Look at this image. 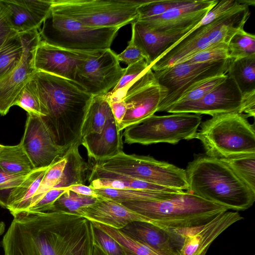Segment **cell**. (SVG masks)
Returning <instances> with one entry per match:
<instances>
[{
    "label": "cell",
    "instance_id": "cell-1",
    "mask_svg": "<svg viewBox=\"0 0 255 255\" xmlns=\"http://www.w3.org/2000/svg\"><path fill=\"white\" fill-rule=\"evenodd\" d=\"M13 219L1 241L4 255H93L92 223L64 211H23Z\"/></svg>",
    "mask_w": 255,
    "mask_h": 255
},
{
    "label": "cell",
    "instance_id": "cell-2",
    "mask_svg": "<svg viewBox=\"0 0 255 255\" xmlns=\"http://www.w3.org/2000/svg\"><path fill=\"white\" fill-rule=\"evenodd\" d=\"M47 126L57 145L66 151L81 143L82 126L93 96L75 82L37 71L34 75Z\"/></svg>",
    "mask_w": 255,
    "mask_h": 255
},
{
    "label": "cell",
    "instance_id": "cell-3",
    "mask_svg": "<svg viewBox=\"0 0 255 255\" xmlns=\"http://www.w3.org/2000/svg\"><path fill=\"white\" fill-rule=\"evenodd\" d=\"M123 205L160 227L188 233L228 210L188 191L163 192L155 199Z\"/></svg>",
    "mask_w": 255,
    "mask_h": 255
},
{
    "label": "cell",
    "instance_id": "cell-4",
    "mask_svg": "<svg viewBox=\"0 0 255 255\" xmlns=\"http://www.w3.org/2000/svg\"><path fill=\"white\" fill-rule=\"evenodd\" d=\"M185 171L188 192L228 210H246L255 201V192L220 159L198 156Z\"/></svg>",
    "mask_w": 255,
    "mask_h": 255
},
{
    "label": "cell",
    "instance_id": "cell-5",
    "mask_svg": "<svg viewBox=\"0 0 255 255\" xmlns=\"http://www.w3.org/2000/svg\"><path fill=\"white\" fill-rule=\"evenodd\" d=\"M201 124L194 138L200 141L207 156L225 159L255 154V126L245 114H219Z\"/></svg>",
    "mask_w": 255,
    "mask_h": 255
},
{
    "label": "cell",
    "instance_id": "cell-6",
    "mask_svg": "<svg viewBox=\"0 0 255 255\" xmlns=\"http://www.w3.org/2000/svg\"><path fill=\"white\" fill-rule=\"evenodd\" d=\"M249 6L245 4L207 24L194 28L157 59L150 68L157 72L169 68L195 53L219 42H228L233 35L244 29L249 18Z\"/></svg>",
    "mask_w": 255,
    "mask_h": 255
},
{
    "label": "cell",
    "instance_id": "cell-7",
    "mask_svg": "<svg viewBox=\"0 0 255 255\" xmlns=\"http://www.w3.org/2000/svg\"><path fill=\"white\" fill-rule=\"evenodd\" d=\"M145 0H52L51 11L94 28L122 27L137 20Z\"/></svg>",
    "mask_w": 255,
    "mask_h": 255
},
{
    "label": "cell",
    "instance_id": "cell-8",
    "mask_svg": "<svg viewBox=\"0 0 255 255\" xmlns=\"http://www.w3.org/2000/svg\"><path fill=\"white\" fill-rule=\"evenodd\" d=\"M39 30L41 40L65 49L89 51L110 48L120 28L87 27L51 10Z\"/></svg>",
    "mask_w": 255,
    "mask_h": 255
},
{
    "label": "cell",
    "instance_id": "cell-9",
    "mask_svg": "<svg viewBox=\"0 0 255 255\" xmlns=\"http://www.w3.org/2000/svg\"><path fill=\"white\" fill-rule=\"evenodd\" d=\"M96 164L103 169L169 189L184 191L189 189L185 169L149 156L128 154L123 151Z\"/></svg>",
    "mask_w": 255,
    "mask_h": 255
},
{
    "label": "cell",
    "instance_id": "cell-10",
    "mask_svg": "<svg viewBox=\"0 0 255 255\" xmlns=\"http://www.w3.org/2000/svg\"><path fill=\"white\" fill-rule=\"evenodd\" d=\"M202 121L201 115L185 113L153 115L137 124L129 126L123 133L128 144L149 145L157 143H178L194 138Z\"/></svg>",
    "mask_w": 255,
    "mask_h": 255
},
{
    "label": "cell",
    "instance_id": "cell-11",
    "mask_svg": "<svg viewBox=\"0 0 255 255\" xmlns=\"http://www.w3.org/2000/svg\"><path fill=\"white\" fill-rule=\"evenodd\" d=\"M125 71L110 48L86 52L74 82L93 97L105 95L117 85Z\"/></svg>",
    "mask_w": 255,
    "mask_h": 255
},
{
    "label": "cell",
    "instance_id": "cell-12",
    "mask_svg": "<svg viewBox=\"0 0 255 255\" xmlns=\"http://www.w3.org/2000/svg\"><path fill=\"white\" fill-rule=\"evenodd\" d=\"M232 59L205 63H179L169 68L154 72L168 94L159 105L157 112H166L182 92L194 83L208 78L227 74Z\"/></svg>",
    "mask_w": 255,
    "mask_h": 255
},
{
    "label": "cell",
    "instance_id": "cell-13",
    "mask_svg": "<svg viewBox=\"0 0 255 255\" xmlns=\"http://www.w3.org/2000/svg\"><path fill=\"white\" fill-rule=\"evenodd\" d=\"M168 94L167 89L159 84L149 67L129 85L123 99L127 112L118 128L119 131L154 115Z\"/></svg>",
    "mask_w": 255,
    "mask_h": 255
},
{
    "label": "cell",
    "instance_id": "cell-14",
    "mask_svg": "<svg viewBox=\"0 0 255 255\" xmlns=\"http://www.w3.org/2000/svg\"><path fill=\"white\" fill-rule=\"evenodd\" d=\"M23 52L19 65L6 76L0 80V114L5 116L14 106L24 86L37 72L34 64L35 51L41 40L39 30L19 33Z\"/></svg>",
    "mask_w": 255,
    "mask_h": 255
},
{
    "label": "cell",
    "instance_id": "cell-15",
    "mask_svg": "<svg viewBox=\"0 0 255 255\" xmlns=\"http://www.w3.org/2000/svg\"><path fill=\"white\" fill-rule=\"evenodd\" d=\"M20 143L35 168L49 167L66 151L57 145L42 117L33 114H27Z\"/></svg>",
    "mask_w": 255,
    "mask_h": 255
},
{
    "label": "cell",
    "instance_id": "cell-16",
    "mask_svg": "<svg viewBox=\"0 0 255 255\" xmlns=\"http://www.w3.org/2000/svg\"><path fill=\"white\" fill-rule=\"evenodd\" d=\"M242 93L230 77L196 101L172 106L169 113H185L215 115L229 113H242Z\"/></svg>",
    "mask_w": 255,
    "mask_h": 255
},
{
    "label": "cell",
    "instance_id": "cell-17",
    "mask_svg": "<svg viewBox=\"0 0 255 255\" xmlns=\"http://www.w3.org/2000/svg\"><path fill=\"white\" fill-rule=\"evenodd\" d=\"M86 51H77L55 46L40 40L35 51L36 71L59 76L74 82L77 69Z\"/></svg>",
    "mask_w": 255,
    "mask_h": 255
},
{
    "label": "cell",
    "instance_id": "cell-18",
    "mask_svg": "<svg viewBox=\"0 0 255 255\" xmlns=\"http://www.w3.org/2000/svg\"><path fill=\"white\" fill-rule=\"evenodd\" d=\"M131 24L130 40L142 51L149 66L195 28L191 26L180 29L158 31L150 28L138 20Z\"/></svg>",
    "mask_w": 255,
    "mask_h": 255
},
{
    "label": "cell",
    "instance_id": "cell-19",
    "mask_svg": "<svg viewBox=\"0 0 255 255\" xmlns=\"http://www.w3.org/2000/svg\"><path fill=\"white\" fill-rule=\"evenodd\" d=\"M121 230L162 255H179L185 236L184 233L143 221L130 223Z\"/></svg>",
    "mask_w": 255,
    "mask_h": 255
},
{
    "label": "cell",
    "instance_id": "cell-20",
    "mask_svg": "<svg viewBox=\"0 0 255 255\" xmlns=\"http://www.w3.org/2000/svg\"><path fill=\"white\" fill-rule=\"evenodd\" d=\"M218 0H191L189 3L173 8L164 13L141 21L154 30L167 31L196 27Z\"/></svg>",
    "mask_w": 255,
    "mask_h": 255
},
{
    "label": "cell",
    "instance_id": "cell-21",
    "mask_svg": "<svg viewBox=\"0 0 255 255\" xmlns=\"http://www.w3.org/2000/svg\"><path fill=\"white\" fill-rule=\"evenodd\" d=\"M243 217L238 211L221 213L185 234L179 255H206L212 243L224 231Z\"/></svg>",
    "mask_w": 255,
    "mask_h": 255
},
{
    "label": "cell",
    "instance_id": "cell-22",
    "mask_svg": "<svg viewBox=\"0 0 255 255\" xmlns=\"http://www.w3.org/2000/svg\"><path fill=\"white\" fill-rule=\"evenodd\" d=\"M0 0L12 29L18 33L39 30L52 4V0Z\"/></svg>",
    "mask_w": 255,
    "mask_h": 255
},
{
    "label": "cell",
    "instance_id": "cell-23",
    "mask_svg": "<svg viewBox=\"0 0 255 255\" xmlns=\"http://www.w3.org/2000/svg\"><path fill=\"white\" fill-rule=\"evenodd\" d=\"M80 215L91 222L118 230L133 222H147L144 217L122 203L101 197L94 204L82 209Z\"/></svg>",
    "mask_w": 255,
    "mask_h": 255
},
{
    "label": "cell",
    "instance_id": "cell-24",
    "mask_svg": "<svg viewBox=\"0 0 255 255\" xmlns=\"http://www.w3.org/2000/svg\"><path fill=\"white\" fill-rule=\"evenodd\" d=\"M122 136L113 115L100 133L86 136L82 139L81 144L86 148L88 157L97 162L123 151Z\"/></svg>",
    "mask_w": 255,
    "mask_h": 255
},
{
    "label": "cell",
    "instance_id": "cell-25",
    "mask_svg": "<svg viewBox=\"0 0 255 255\" xmlns=\"http://www.w3.org/2000/svg\"><path fill=\"white\" fill-rule=\"evenodd\" d=\"M48 167L34 169L11 191L6 209L11 215L28 209Z\"/></svg>",
    "mask_w": 255,
    "mask_h": 255
},
{
    "label": "cell",
    "instance_id": "cell-26",
    "mask_svg": "<svg viewBox=\"0 0 255 255\" xmlns=\"http://www.w3.org/2000/svg\"><path fill=\"white\" fill-rule=\"evenodd\" d=\"M113 113L105 95L94 96L87 111L81 130V140L92 133H100Z\"/></svg>",
    "mask_w": 255,
    "mask_h": 255
},
{
    "label": "cell",
    "instance_id": "cell-27",
    "mask_svg": "<svg viewBox=\"0 0 255 255\" xmlns=\"http://www.w3.org/2000/svg\"><path fill=\"white\" fill-rule=\"evenodd\" d=\"M0 166L14 175H28L35 169L20 143L3 146L0 151Z\"/></svg>",
    "mask_w": 255,
    "mask_h": 255
},
{
    "label": "cell",
    "instance_id": "cell-28",
    "mask_svg": "<svg viewBox=\"0 0 255 255\" xmlns=\"http://www.w3.org/2000/svg\"><path fill=\"white\" fill-rule=\"evenodd\" d=\"M227 75L235 81L242 94L255 90V55L232 60Z\"/></svg>",
    "mask_w": 255,
    "mask_h": 255
},
{
    "label": "cell",
    "instance_id": "cell-29",
    "mask_svg": "<svg viewBox=\"0 0 255 255\" xmlns=\"http://www.w3.org/2000/svg\"><path fill=\"white\" fill-rule=\"evenodd\" d=\"M23 52L20 34L14 32L0 47V80L6 76L19 65Z\"/></svg>",
    "mask_w": 255,
    "mask_h": 255
},
{
    "label": "cell",
    "instance_id": "cell-30",
    "mask_svg": "<svg viewBox=\"0 0 255 255\" xmlns=\"http://www.w3.org/2000/svg\"><path fill=\"white\" fill-rule=\"evenodd\" d=\"M91 222L94 227L105 232L117 241L123 249L125 255H162L146 245L128 236L121 230L97 222Z\"/></svg>",
    "mask_w": 255,
    "mask_h": 255
},
{
    "label": "cell",
    "instance_id": "cell-31",
    "mask_svg": "<svg viewBox=\"0 0 255 255\" xmlns=\"http://www.w3.org/2000/svg\"><path fill=\"white\" fill-rule=\"evenodd\" d=\"M98 199V197L80 195L67 189L54 202L49 210L80 215L82 209L94 204Z\"/></svg>",
    "mask_w": 255,
    "mask_h": 255
},
{
    "label": "cell",
    "instance_id": "cell-32",
    "mask_svg": "<svg viewBox=\"0 0 255 255\" xmlns=\"http://www.w3.org/2000/svg\"><path fill=\"white\" fill-rule=\"evenodd\" d=\"M149 67L144 59L128 66L117 85L105 95L107 99L108 100L123 99L129 85Z\"/></svg>",
    "mask_w": 255,
    "mask_h": 255
},
{
    "label": "cell",
    "instance_id": "cell-33",
    "mask_svg": "<svg viewBox=\"0 0 255 255\" xmlns=\"http://www.w3.org/2000/svg\"><path fill=\"white\" fill-rule=\"evenodd\" d=\"M220 159L255 192V154Z\"/></svg>",
    "mask_w": 255,
    "mask_h": 255
},
{
    "label": "cell",
    "instance_id": "cell-34",
    "mask_svg": "<svg viewBox=\"0 0 255 255\" xmlns=\"http://www.w3.org/2000/svg\"><path fill=\"white\" fill-rule=\"evenodd\" d=\"M228 48L229 57L232 60L255 55V35L241 29L231 37Z\"/></svg>",
    "mask_w": 255,
    "mask_h": 255
},
{
    "label": "cell",
    "instance_id": "cell-35",
    "mask_svg": "<svg viewBox=\"0 0 255 255\" xmlns=\"http://www.w3.org/2000/svg\"><path fill=\"white\" fill-rule=\"evenodd\" d=\"M227 74L219 75L205 79L194 83L182 92L172 106L191 103L200 100L222 82L227 78Z\"/></svg>",
    "mask_w": 255,
    "mask_h": 255
},
{
    "label": "cell",
    "instance_id": "cell-36",
    "mask_svg": "<svg viewBox=\"0 0 255 255\" xmlns=\"http://www.w3.org/2000/svg\"><path fill=\"white\" fill-rule=\"evenodd\" d=\"M33 77L19 93L14 106L22 108L27 112V114L43 117L42 109L37 91L36 81Z\"/></svg>",
    "mask_w": 255,
    "mask_h": 255
},
{
    "label": "cell",
    "instance_id": "cell-37",
    "mask_svg": "<svg viewBox=\"0 0 255 255\" xmlns=\"http://www.w3.org/2000/svg\"><path fill=\"white\" fill-rule=\"evenodd\" d=\"M66 162L67 157L64 154L61 158L48 168L38 189L32 198L30 206L38 201L58 183L63 172Z\"/></svg>",
    "mask_w": 255,
    "mask_h": 255
},
{
    "label": "cell",
    "instance_id": "cell-38",
    "mask_svg": "<svg viewBox=\"0 0 255 255\" xmlns=\"http://www.w3.org/2000/svg\"><path fill=\"white\" fill-rule=\"evenodd\" d=\"M191 0H145L137 9L136 20L161 15L175 7L189 3Z\"/></svg>",
    "mask_w": 255,
    "mask_h": 255
},
{
    "label": "cell",
    "instance_id": "cell-39",
    "mask_svg": "<svg viewBox=\"0 0 255 255\" xmlns=\"http://www.w3.org/2000/svg\"><path fill=\"white\" fill-rule=\"evenodd\" d=\"M229 58L228 43L222 42L210 45L180 63H205L224 60Z\"/></svg>",
    "mask_w": 255,
    "mask_h": 255
},
{
    "label": "cell",
    "instance_id": "cell-40",
    "mask_svg": "<svg viewBox=\"0 0 255 255\" xmlns=\"http://www.w3.org/2000/svg\"><path fill=\"white\" fill-rule=\"evenodd\" d=\"M244 5V3L242 2L241 0H223L219 1L209 11L194 28L211 23L214 20L242 7Z\"/></svg>",
    "mask_w": 255,
    "mask_h": 255
},
{
    "label": "cell",
    "instance_id": "cell-41",
    "mask_svg": "<svg viewBox=\"0 0 255 255\" xmlns=\"http://www.w3.org/2000/svg\"><path fill=\"white\" fill-rule=\"evenodd\" d=\"M27 175H14L4 171L0 166V206L7 208L11 191L18 186Z\"/></svg>",
    "mask_w": 255,
    "mask_h": 255
},
{
    "label": "cell",
    "instance_id": "cell-42",
    "mask_svg": "<svg viewBox=\"0 0 255 255\" xmlns=\"http://www.w3.org/2000/svg\"><path fill=\"white\" fill-rule=\"evenodd\" d=\"M94 228L95 245L98 247L105 255H125L117 241L99 228Z\"/></svg>",
    "mask_w": 255,
    "mask_h": 255
},
{
    "label": "cell",
    "instance_id": "cell-43",
    "mask_svg": "<svg viewBox=\"0 0 255 255\" xmlns=\"http://www.w3.org/2000/svg\"><path fill=\"white\" fill-rule=\"evenodd\" d=\"M119 62L126 63L128 66L134 64L142 59H145L142 51L130 40L127 48L117 55Z\"/></svg>",
    "mask_w": 255,
    "mask_h": 255
},
{
    "label": "cell",
    "instance_id": "cell-44",
    "mask_svg": "<svg viewBox=\"0 0 255 255\" xmlns=\"http://www.w3.org/2000/svg\"><path fill=\"white\" fill-rule=\"evenodd\" d=\"M8 20L4 7L0 0V47L5 39L13 32Z\"/></svg>",
    "mask_w": 255,
    "mask_h": 255
},
{
    "label": "cell",
    "instance_id": "cell-45",
    "mask_svg": "<svg viewBox=\"0 0 255 255\" xmlns=\"http://www.w3.org/2000/svg\"><path fill=\"white\" fill-rule=\"evenodd\" d=\"M113 115L119 128L127 112V105L123 99L108 100Z\"/></svg>",
    "mask_w": 255,
    "mask_h": 255
},
{
    "label": "cell",
    "instance_id": "cell-46",
    "mask_svg": "<svg viewBox=\"0 0 255 255\" xmlns=\"http://www.w3.org/2000/svg\"><path fill=\"white\" fill-rule=\"evenodd\" d=\"M242 113L249 117L255 116V90L242 94Z\"/></svg>",
    "mask_w": 255,
    "mask_h": 255
},
{
    "label": "cell",
    "instance_id": "cell-47",
    "mask_svg": "<svg viewBox=\"0 0 255 255\" xmlns=\"http://www.w3.org/2000/svg\"><path fill=\"white\" fill-rule=\"evenodd\" d=\"M67 189L80 195L99 197L94 188L90 186H87L83 184L71 186L68 187Z\"/></svg>",
    "mask_w": 255,
    "mask_h": 255
},
{
    "label": "cell",
    "instance_id": "cell-48",
    "mask_svg": "<svg viewBox=\"0 0 255 255\" xmlns=\"http://www.w3.org/2000/svg\"><path fill=\"white\" fill-rule=\"evenodd\" d=\"M93 255H105L98 247L95 245Z\"/></svg>",
    "mask_w": 255,
    "mask_h": 255
},
{
    "label": "cell",
    "instance_id": "cell-49",
    "mask_svg": "<svg viewBox=\"0 0 255 255\" xmlns=\"http://www.w3.org/2000/svg\"><path fill=\"white\" fill-rule=\"evenodd\" d=\"M5 228V223L3 222H0V236L2 235L4 232Z\"/></svg>",
    "mask_w": 255,
    "mask_h": 255
},
{
    "label": "cell",
    "instance_id": "cell-50",
    "mask_svg": "<svg viewBox=\"0 0 255 255\" xmlns=\"http://www.w3.org/2000/svg\"><path fill=\"white\" fill-rule=\"evenodd\" d=\"M3 145H2V144H0V151L2 149V148L3 147Z\"/></svg>",
    "mask_w": 255,
    "mask_h": 255
}]
</instances>
